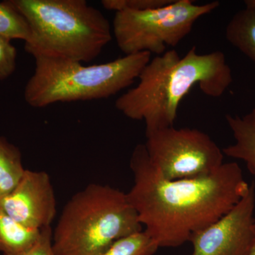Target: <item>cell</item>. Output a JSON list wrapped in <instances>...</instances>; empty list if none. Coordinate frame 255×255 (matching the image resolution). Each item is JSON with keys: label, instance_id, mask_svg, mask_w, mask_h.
Wrapping results in <instances>:
<instances>
[{"label": "cell", "instance_id": "1", "mask_svg": "<svg viewBox=\"0 0 255 255\" xmlns=\"http://www.w3.org/2000/svg\"><path fill=\"white\" fill-rule=\"evenodd\" d=\"M133 185L127 193L143 231L158 248H177L229 212L249 190L239 164L224 162L214 173L168 180L150 162L144 144L130 159Z\"/></svg>", "mask_w": 255, "mask_h": 255}, {"label": "cell", "instance_id": "2", "mask_svg": "<svg viewBox=\"0 0 255 255\" xmlns=\"http://www.w3.org/2000/svg\"><path fill=\"white\" fill-rule=\"evenodd\" d=\"M138 83L120 96L115 107L127 118L144 121L145 131L174 127L184 97L196 85L204 95L219 97L233 82L221 51L201 54L191 47L183 57L175 50L156 55L142 69Z\"/></svg>", "mask_w": 255, "mask_h": 255}, {"label": "cell", "instance_id": "3", "mask_svg": "<svg viewBox=\"0 0 255 255\" xmlns=\"http://www.w3.org/2000/svg\"><path fill=\"white\" fill-rule=\"evenodd\" d=\"M29 26L25 50L37 58L88 62L112 39L110 21L85 0H6Z\"/></svg>", "mask_w": 255, "mask_h": 255}, {"label": "cell", "instance_id": "4", "mask_svg": "<svg viewBox=\"0 0 255 255\" xmlns=\"http://www.w3.org/2000/svg\"><path fill=\"white\" fill-rule=\"evenodd\" d=\"M127 193L90 184L64 206L53 231L55 255H103L115 242L143 231Z\"/></svg>", "mask_w": 255, "mask_h": 255}, {"label": "cell", "instance_id": "5", "mask_svg": "<svg viewBox=\"0 0 255 255\" xmlns=\"http://www.w3.org/2000/svg\"><path fill=\"white\" fill-rule=\"evenodd\" d=\"M24 89V100L33 108L59 102L102 100L130 87L150 62L148 52L126 55L109 63L84 65L80 62L37 58Z\"/></svg>", "mask_w": 255, "mask_h": 255}, {"label": "cell", "instance_id": "6", "mask_svg": "<svg viewBox=\"0 0 255 255\" xmlns=\"http://www.w3.org/2000/svg\"><path fill=\"white\" fill-rule=\"evenodd\" d=\"M219 1L196 4L191 0H172L168 4L144 11L116 12L113 33L126 55L148 52L160 55L177 46L199 18L217 9Z\"/></svg>", "mask_w": 255, "mask_h": 255}, {"label": "cell", "instance_id": "7", "mask_svg": "<svg viewBox=\"0 0 255 255\" xmlns=\"http://www.w3.org/2000/svg\"><path fill=\"white\" fill-rule=\"evenodd\" d=\"M150 162L168 180L214 173L224 163L223 150L206 132L174 127L145 131Z\"/></svg>", "mask_w": 255, "mask_h": 255}, {"label": "cell", "instance_id": "8", "mask_svg": "<svg viewBox=\"0 0 255 255\" xmlns=\"http://www.w3.org/2000/svg\"><path fill=\"white\" fill-rule=\"evenodd\" d=\"M255 184L221 219L195 233L192 255H237L249 249L255 233Z\"/></svg>", "mask_w": 255, "mask_h": 255}, {"label": "cell", "instance_id": "9", "mask_svg": "<svg viewBox=\"0 0 255 255\" xmlns=\"http://www.w3.org/2000/svg\"><path fill=\"white\" fill-rule=\"evenodd\" d=\"M0 206L26 227H49L56 214V199L49 175L43 171L26 169L14 189L0 199Z\"/></svg>", "mask_w": 255, "mask_h": 255}, {"label": "cell", "instance_id": "10", "mask_svg": "<svg viewBox=\"0 0 255 255\" xmlns=\"http://www.w3.org/2000/svg\"><path fill=\"white\" fill-rule=\"evenodd\" d=\"M226 119L235 142L223 149V154L244 161L255 176V109L243 117L227 114Z\"/></svg>", "mask_w": 255, "mask_h": 255}, {"label": "cell", "instance_id": "11", "mask_svg": "<svg viewBox=\"0 0 255 255\" xmlns=\"http://www.w3.org/2000/svg\"><path fill=\"white\" fill-rule=\"evenodd\" d=\"M41 230L31 229L20 224L0 206V252L3 255L26 253L39 239Z\"/></svg>", "mask_w": 255, "mask_h": 255}, {"label": "cell", "instance_id": "12", "mask_svg": "<svg viewBox=\"0 0 255 255\" xmlns=\"http://www.w3.org/2000/svg\"><path fill=\"white\" fill-rule=\"evenodd\" d=\"M228 41L255 63V5L246 1V7L231 18L226 28Z\"/></svg>", "mask_w": 255, "mask_h": 255}, {"label": "cell", "instance_id": "13", "mask_svg": "<svg viewBox=\"0 0 255 255\" xmlns=\"http://www.w3.org/2000/svg\"><path fill=\"white\" fill-rule=\"evenodd\" d=\"M25 170L21 151L0 136V199L14 189Z\"/></svg>", "mask_w": 255, "mask_h": 255}, {"label": "cell", "instance_id": "14", "mask_svg": "<svg viewBox=\"0 0 255 255\" xmlns=\"http://www.w3.org/2000/svg\"><path fill=\"white\" fill-rule=\"evenodd\" d=\"M29 26L24 17L6 1L0 2V36L26 41L30 36Z\"/></svg>", "mask_w": 255, "mask_h": 255}, {"label": "cell", "instance_id": "15", "mask_svg": "<svg viewBox=\"0 0 255 255\" xmlns=\"http://www.w3.org/2000/svg\"><path fill=\"white\" fill-rule=\"evenodd\" d=\"M158 247L142 231L114 243L103 255H153Z\"/></svg>", "mask_w": 255, "mask_h": 255}, {"label": "cell", "instance_id": "16", "mask_svg": "<svg viewBox=\"0 0 255 255\" xmlns=\"http://www.w3.org/2000/svg\"><path fill=\"white\" fill-rule=\"evenodd\" d=\"M172 0H103L102 4L106 9L117 11L123 10L144 11L156 9L168 4Z\"/></svg>", "mask_w": 255, "mask_h": 255}, {"label": "cell", "instance_id": "17", "mask_svg": "<svg viewBox=\"0 0 255 255\" xmlns=\"http://www.w3.org/2000/svg\"><path fill=\"white\" fill-rule=\"evenodd\" d=\"M16 48L11 41L0 36V80L9 78L16 68Z\"/></svg>", "mask_w": 255, "mask_h": 255}, {"label": "cell", "instance_id": "18", "mask_svg": "<svg viewBox=\"0 0 255 255\" xmlns=\"http://www.w3.org/2000/svg\"><path fill=\"white\" fill-rule=\"evenodd\" d=\"M21 255H55L53 248V231L49 227L41 230V236L31 249Z\"/></svg>", "mask_w": 255, "mask_h": 255}, {"label": "cell", "instance_id": "19", "mask_svg": "<svg viewBox=\"0 0 255 255\" xmlns=\"http://www.w3.org/2000/svg\"><path fill=\"white\" fill-rule=\"evenodd\" d=\"M248 255H255V233L254 238H253V243H252L251 249H250Z\"/></svg>", "mask_w": 255, "mask_h": 255}, {"label": "cell", "instance_id": "20", "mask_svg": "<svg viewBox=\"0 0 255 255\" xmlns=\"http://www.w3.org/2000/svg\"><path fill=\"white\" fill-rule=\"evenodd\" d=\"M250 249H251V248H249V249H247L246 251L241 252V253H238L237 255H248V253H249Z\"/></svg>", "mask_w": 255, "mask_h": 255}, {"label": "cell", "instance_id": "21", "mask_svg": "<svg viewBox=\"0 0 255 255\" xmlns=\"http://www.w3.org/2000/svg\"><path fill=\"white\" fill-rule=\"evenodd\" d=\"M250 1H251L252 4L255 5V0H250Z\"/></svg>", "mask_w": 255, "mask_h": 255}]
</instances>
